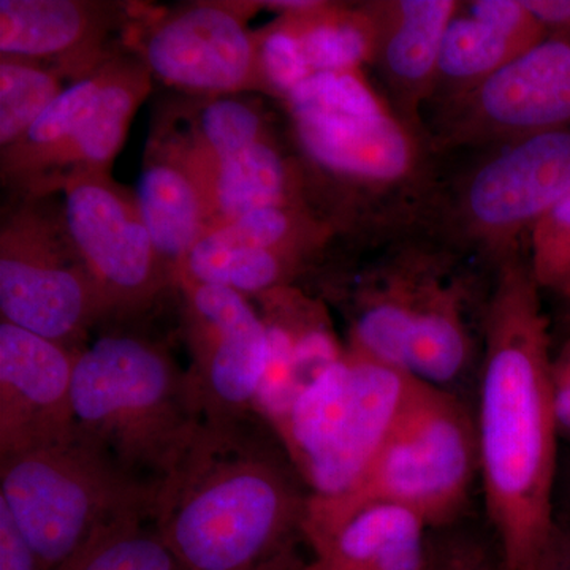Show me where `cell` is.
<instances>
[{"label":"cell","instance_id":"6da1fadb","mask_svg":"<svg viewBox=\"0 0 570 570\" xmlns=\"http://www.w3.org/2000/svg\"><path fill=\"white\" fill-rule=\"evenodd\" d=\"M523 254L502 262L485 316L479 478L504 570H528L554 524L558 426L549 321Z\"/></svg>","mask_w":570,"mask_h":570},{"label":"cell","instance_id":"7a4b0ae2","mask_svg":"<svg viewBox=\"0 0 570 570\" xmlns=\"http://www.w3.org/2000/svg\"><path fill=\"white\" fill-rule=\"evenodd\" d=\"M247 426L205 425L160 482L154 521L181 570H284L294 561L309 493L291 461Z\"/></svg>","mask_w":570,"mask_h":570},{"label":"cell","instance_id":"3957f363","mask_svg":"<svg viewBox=\"0 0 570 570\" xmlns=\"http://www.w3.org/2000/svg\"><path fill=\"white\" fill-rule=\"evenodd\" d=\"M285 104L302 151L347 190L371 227H406L433 204L430 137L393 110L365 71H318Z\"/></svg>","mask_w":570,"mask_h":570},{"label":"cell","instance_id":"277c9868","mask_svg":"<svg viewBox=\"0 0 570 570\" xmlns=\"http://www.w3.org/2000/svg\"><path fill=\"white\" fill-rule=\"evenodd\" d=\"M71 401L78 433L149 482H164L206 425L187 371L134 333H110L78 351Z\"/></svg>","mask_w":570,"mask_h":570},{"label":"cell","instance_id":"5b68a950","mask_svg":"<svg viewBox=\"0 0 570 570\" xmlns=\"http://www.w3.org/2000/svg\"><path fill=\"white\" fill-rule=\"evenodd\" d=\"M479 478L475 419L450 389L414 377L376 460L354 489L307 501L303 538L317 542L356 510L396 505L441 530L463 512Z\"/></svg>","mask_w":570,"mask_h":570},{"label":"cell","instance_id":"8992f818","mask_svg":"<svg viewBox=\"0 0 570 570\" xmlns=\"http://www.w3.org/2000/svg\"><path fill=\"white\" fill-rule=\"evenodd\" d=\"M159 489L78 430L58 444L0 460V504L45 570L61 568L111 521L154 515Z\"/></svg>","mask_w":570,"mask_h":570},{"label":"cell","instance_id":"52a82bcc","mask_svg":"<svg viewBox=\"0 0 570 570\" xmlns=\"http://www.w3.org/2000/svg\"><path fill=\"white\" fill-rule=\"evenodd\" d=\"M414 377L348 351L302 393L275 428L311 498H337L366 474Z\"/></svg>","mask_w":570,"mask_h":570},{"label":"cell","instance_id":"ba28073f","mask_svg":"<svg viewBox=\"0 0 570 570\" xmlns=\"http://www.w3.org/2000/svg\"><path fill=\"white\" fill-rule=\"evenodd\" d=\"M442 200L449 245L485 255L497 268L570 194V127L483 149Z\"/></svg>","mask_w":570,"mask_h":570},{"label":"cell","instance_id":"9c48e42d","mask_svg":"<svg viewBox=\"0 0 570 570\" xmlns=\"http://www.w3.org/2000/svg\"><path fill=\"white\" fill-rule=\"evenodd\" d=\"M2 321L80 351L75 344L110 317L99 287L58 220L29 206L3 220L0 236Z\"/></svg>","mask_w":570,"mask_h":570},{"label":"cell","instance_id":"30bf717a","mask_svg":"<svg viewBox=\"0 0 570 570\" xmlns=\"http://www.w3.org/2000/svg\"><path fill=\"white\" fill-rule=\"evenodd\" d=\"M59 183L67 232L110 316L132 317L148 309L174 279L156 253L135 195L107 171H71Z\"/></svg>","mask_w":570,"mask_h":570},{"label":"cell","instance_id":"8fae6325","mask_svg":"<svg viewBox=\"0 0 570 570\" xmlns=\"http://www.w3.org/2000/svg\"><path fill=\"white\" fill-rule=\"evenodd\" d=\"M434 151L485 149L570 127V39L547 37L474 91L438 104Z\"/></svg>","mask_w":570,"mask_h":570},{"label":"cell","instance_id":"7c38bea8","mask_svg":"<svg viewBox=\"0 0 570 570\" xmlns=\"http://www.w3.org/2000/svg\"><path fill=\"white\" fill-rule=\"evenodd\" d=\"M186 299L187 371L205 423L247 425L257 412L268 365V335L261 313L246 295L220 285L179 284Z\"/></svg>","mask_w":570,"mask_h":570},{"label":"cell","instance_id":"4fadbf2b","mask_svg":"<svg viewBox=\"0 0 570 570\" xmlns=\"http://www.w3.org/2000/svg\"><path fill=\"white\" fill-rule=\"evenodd\" d=\"M464 283L452 250L431 245L396 247L360 281L348 351L407 373L412 340Z\"/></svg>","mask_w":570,"mask_h":570},{"label":"cell","instance_id":"5bb4252c","mask_svg":"<svg viewBox=\"0 0 570 570\" xmlns=\"http://www.w3.org/2000/svg\"><path fill=\"white\" fill-rule=\"evenodd\" d=\"M142 62L159 80L184 91L230 96L264 89L258 36L235 7L195 3L163 18L142 39Z\"/></svg>","mask_w":570,"mask_h":570},{"label":"cell","instance_id":"9a60e30c","mask_svg":"<svg viewBox=\"0 0 570 570\" xmlns=\"http://www.w3.org/2000/svg\"><path fill=\"white\" fill-rule=\"evenodd\" d=\"M78 351L0 324V460L77 434L73 389Z\"/></svg>","mask_w":570,"mask_h":570},{"label":"cell","instance_id":"2e32d148","mask_svg":"<svg viewBox=\"0 0 570 570\" xmlns=\"http://www.w3.org/2000/svg\"><path fill=\"white\" fill-rule=\"evenodd\" d=\"M376 28L373 66L379 69L393 110L426 134L422 110L433 102L439 56L459 0H377L366 2Z\"/></svg>","mask_w":570,"mask_h":570},{"label":"cell","instance_id":"e0dca14e","mask_svg":"<svg viewBox=\"0 0 570 570\" xmlns=\"http://www.w3.org/2000/svg\"><path fill=\"white\" fill-rule=\"evenodd\" d=\"M430 527L406 509L366 505L311 543L306 570H425Z\"/></svg>","mask_w":570,"mask_h":570},{"label":"cell","instance_id":"ac0fdd59","mask_svg":"<svg viewBox=\"0 0 570 570\" xmlns=\"http://www.w3.org/2000/svg\"><path fill=\"white\" fill-rule=\"evenodd\" d=\"M135 198L157 255L178 281L187 255L209 227L197 176L184 157L157 156L142 168Z\"/></svg>","mask_w":570,"mask_h":570},{"label":"cell","instance_id":"d6986e66","mask_svg":"<svg viewBox=\"0 0 570 570\" xmlns=\"http://www.w3.org/2000/svg\"><path fill=\"white\" fill-rule=\"evenodd\" d=\"M194 174L204 190L208 228L255 209L305 205L298 171L272 140L257 142Z\"/></svg>","mask_w":570,"mask_h":570},{"label":"cell","instance_id":"ffe728a7","mask_svg":"<svg viewBox=\"0 0 570 570\" xmlns=\"http://www.w3.org/2000/svg\"><path fill=\"white\" fill-rule=\"evenodd\" d=\"M146 63L116 59L104 63V80L88 116L62 154L56 170L107 171L129 132L135 111L151 82ZM63 175V176H66Z\"/></svg>","mask_w":570,"mask_h":570},{"label":"cell","instance_id":"44dd1931","mask_svg":"<svg viewBox=\"0 0 570 570\" xmlns=\"http://www.w3.org/2000/svg\"><path fill=\"white\" fill-rule=\"evenodd\" d=\"M96 7L73 0H2L0 52L45 61L69 58L96 36Z\"/></svg>","mask_w":570,"mask_h":570},{"label":"cell","instance_id":"7402d4cb","mask_svg":"<svg viewBox=\"0 0 570 570\" xmlns=\"http://www.w3.org/2000/svg\"><path fill=\"white\" fill-rule=\"evenodd\" d=\"M306 261L302 255L242 245L212 227L187 255L178 284L220 285L246 296H264L291 287Z\"/></svg>","mask_w":570,"mask_h":570},{"label":"cell","instance_id":"603a6c76","mask_svg":"<svg viewBox=\"0 0 570 570\" xmlns=\"http://www.w3.org/2000/svg\"><path fill=\"white\" fill-rule=\"evenodd\" d=\"M521 55L524 51L519 45L461 2L442 40L433 102H448L474 91Z\"/></svg>","mask_w":570,"mask_h":570},{"label":"cell","instance_id":"cb8c5ba5","mask_svg":"<svg viewBox=\"0 0 570 570\" xmlns=\"http://www.w3.org/2000/svg\"><path fill=\"white\" fill-rule=\"evenodd\" d=\"M102 80L104 63H99L96 69L86 71L67 86L24 137L3 149V170L18 178H41L45 171L56 170L67 146L88 116Z\"/></svg>","mask_w":570,"mask_h":570},{"label":"cell","instance_id":"d4e9b609","mask_svg":"<svg viewBox=\"0 0 570 570\" xmlns=\"http://www.w3.org/2000/svg\"><path fill=\"white\" fill-rule=\"evenodd\" d=\"M302 41L307 63L318 71H355L374 62L376 28L365 3L343 7L324 2L317 10L285 17Z\"/></svg>","mask_w":570,"mask_h":570},{"label":"cell","instance_id":"484cf974","mask_svg":"<svg viewBox=\"0 0 570 570\" xmlns=\"http://www.w3.org/2000/svg\"><path fill=\"white\" fill-rule=\"evenodd\" d=\"M58 570H181L154 515L135 513L100 528Z\"/></svg>","mask_w":570,"mask_h":570},{"label":"cell","instance_id":"4316f807","mask_svg":"<svg viewBox=\"0 0 570 570\" xmlns=\"http://www.w3.org/2000/svg\"><path fill=\"white\" fill-rule=\"evenodd\" d=\"M194 146L184 160L193 170L245 151L269 140L265 119L254 105L238 97L216 96L202 105L194 121Z\"/></svg>","mask_w":570,"mask_h":570},{"label":"cell","instance_id":"83f0119b","mask_svg":"<svg viewBox=\"0 0 570 570\" xmlns=\"http://www.w3.org/2000/svg\"><path fill=\"white\" fill-rule=\"evenodd\" d=\"M58 71L37 61H0V145L10 148L63 91Z\"/></svg>","mask_w":570,"mask_h":570},{"label":"cell","instance_id":"f1b7e54d","mask_svg":"<svg viewBox=\"0 0 570 570\" xmlns=\"http://www.w3.org/2000/svg\"><path fill=\"white\" fill-rule=\"evenodd\" d=\"M528 264L540 291L570 302V194L532 228Z\"/></svg>","mask_w":570,"mask_h":570},{"label":"cell","instance_id":"f546056e","mask_svg":"<svg viewBox=\"0 0 570 570\" xmlns=\"http://www.w3.org/2000/svg\"><path fill=\"white\" fill-rule=\"evenodd\" d=\"M258 67L264 89L283 99L313 75L302 41L287 18H281L258 36Z\"/></svg>","mask_w":570,"mask_h":570},{"label":"cell","instance_id":"4dcf8cb0","mask_svg":"<svg viewBox=\"0 0 570 570\" xmlns=\"http://www.w3.org/2000/svg\"><path fill=\"white\" fill-rule=\"evenodd\" d=\"M464 7L504 32L524 52L547 39V31L524 0H472Z\"/></svg>","mask_w":570,"mask_h":570},{"label":"cell","instance_id":"1f68e13d","mask_svg":"<svg viewBox=\"0 0 570 570\" xmlns=\"http://www.w3.org/2000/svg\"><path fill=\"white\" fill-rule=\"evenodd\" d=\"M425 570H504L478 540L464 535L431 539Z\"/></svg>","mask_w":570,"mask_h":570},{"label":"cell","instance_id":"d6a6232c","mask_svg":"<svg viewBox=\"0 0 570 570\" xmlns=\"http://www.w3.org/2000/svg\"><path fill=\"white\" fill-rule=\"evenodd\" d=\"M0 570H45L36 551L0 504Z\"/></svg>","mask_w":570,"mask_h":570},{"label":"cell","instance_id":"836d02e7","mask_svg":"<svg viewBox=\"0 0 570 570\" xmlns=\"http://www.w3.org/2000/svg\"><path fill=\"white\" fill-rule=\"evenodd\" d=\"M554 411L560 433L570 436V337L551 362Z\"/></svg>","mask_w":570,"mask_h":570},{"label":"cell","instance_id":"e575fe53","mask_svg":"<svg viewBox=\"0 0 570 570\" xmlns=\"http://www.w3.org/2000/svg\"><path fill=\"white\" fill-rule=\"evenodd\" d=\"M528 570H570V523L554 519L546 546Z\"/></svg>","mask_w":570,"mask_h":570},{"label":"cell","instance_id":"d590c367","mask_svg":"<svg viewBox=\"0 0 570 570\" xmlns=\"http://www.w3.org/2000/svg\"><path fill=\"white\" fill-rule=\"evenodd\" d=\"M547 36L570 39V0H524Z\"/></svg>","mask_w":570,"mask_h":570},{"label":"cell","instance_id":"8d00e7d4","mask_svg":"<svg viewBox=\"0 0 570 570\" xmlns=\"http://www.w3.org/2000/svg\"><path fill=\"white\" fill-rule=\"evenodd\" d=\"M554 519L570 523V460L558 471L557 490H554Z\"/></svg>","mask_w":570,"mask_h":570},{"label":"cell","instance_id":"74e56055","mask_svg":"<svg viewBox=\"0 0 570 570\" xmlns=\"http://www.w3.org/2000/svg\"><path fill=\"white\" fill-rule=\"evenodd\" d=\"M284 570H306V569H305V564H303V562L294 560Z\"/></svg>","mask_w":570,"mask_h":570},{"label":"cell","instance_id":"f35d334b","mask_svg":"<svg viewBox=\"0 0 570 570\" xmlns=\"http://www.w3.org/2000/svg\"><path fill=\"white\" fill-rule=\"evenodd\" d=\"M564 324L569 326L570 330V302H568V306H566L564 311Z\"/></svg>","mask_w":570,"mask_h":570}]
</instances>
